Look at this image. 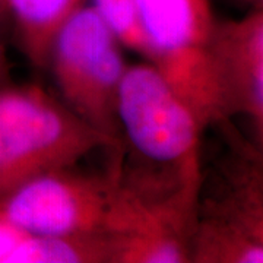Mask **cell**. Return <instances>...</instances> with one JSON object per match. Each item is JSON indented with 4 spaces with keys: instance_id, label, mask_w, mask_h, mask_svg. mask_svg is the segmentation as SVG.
Returning a JSON list of instances; mask_svg holds the SVG:
<instances>
[{
    "instance_id": "cell-8",
    "label": "cell",
    "mask_w": 263,
    "mask_h": 263,
    "mask_svg": "<svg viewBox=\"0 0 263 263\" xmlns=\"http://www.w3.org/2000/svg\"><path fill=\"white\" fill-rule=\"evenodd\" d=\"M86 0H6L21 51L37 67H47L48 53L59 28Z\"/></svg>"
},
{
    "instance_id": "cell-9",
    "label": "cell",
    "mask_w": 263,
    "mask_h": 263,
    "mask_svg": "<svg viewBox=\"0 0 263 263\" xmlns=\"http://www.w3.org/2000/svg\"><path fill=\"white\" fill-rule=\"evenodd\" d=\"M116 234L28 235L10 263H113Z\"/></svg>"
},
{
    "instance_id": "cell-2",
    "label": "cell",
    "mask_w": 263,
    "mask_h": 263,
    "mask_svg": "<svg viewBox=\"0 0 263 263\" xmlns=\"http://www.w3.org/2000/svg\"><path fill=\"white\" fill-rule=\"evenodd\" d=\"M212 168L202 165L190 263L263 262V152L234 130Z\"/></svg>"
},
{
    "instance_id": "cell-10",
    "label": "cell",
    "mask_w": 263,
    "mask_h": 263,
    "mask_svg": "<svg viewBox=\"0 0 263 263\" xmlns=\"http://www.w3.org/2000/svg\"><path fill=\"white\" fill-rule=\"evenodd\" d=\"M113 263H190V238L162 227L116 235Z\"/></svg>"
},
{
    "instance_id": "cell-3",
    "label": "cell",
    "mask_w": 263,
    "mask_h": 263,
    "mask_svg": "<svg viewBox=\"0 0 263 263\" xmlns=\"http://www.w3.org/2000/svg\"><path fill=\"white\" fill-rule=\"evenodd\" d=\"M117 142L38 85L0 86V196Z\"/></svg>"
},
{
    "instance_id": "cell-5",
    "label": "cell",
    "mask_w": 263,
    "mask_h": 263,
    "mask_svg": "<svg viewBox=\"0 0 263 263\" xmlns=\"http://www.w3.org/2000/svg\"><path fill=\"white\" fill-rule=\"evenodd\" d=\"M47 67L60 101L119 143L117 97L127 65L120 40L94 6L84 5L59 28Z\"/></svg>"
},
{
    "instance_id": "cell-6",
    "label": "cell",
    "mask_w": 263,
    "mask_h": 263,
    "mask_svg": "<svg viewBox=\"0 0 263 263\" xmlns=\"http://www.w3.org/2000/svg\"><path fill=\"white\" fill-rule=\"evenodd\" d=\"M154 65L195 113L203 129L218 124L206 66V43L215 22L211 0H133Z\"/></svg>"
},
{
    "instance_id": "cell-4",
    "label": "cell",
    "mask_w": 263,
    "mask_h": 263,
    "mask_svg": "<svg viewBox=\"0 0 263 263\" xmlns=\"http://www.w3.org/2000/svg\"><path fill=\"white\" fill-rule=\"evenodd\" d=\"M0 218L28 235H119L136 226L113 176L76 165L38 176L0 196Z\"/></svg>"
},
{
    "instance_id": "cell-11",
    "label": "cell",
    "mask_w": 263,
    "mask_h": 263,
    "mask_svg": "<svg viewBox=\"0 0 263 263\" xmlns=\"http://www.w3.org/2000/svg\"><path fill=\"white\" fill-rule=\"evenodd\" d=\"M92 6L113 29L123 47L146 59V43L142 34L133 0H94Z\"/></svg>"
},
{
    "instance_id": "cell-7",
    "label": "cell",
    "mask_w": 263,
    "mask_h": 263,
    "mask_svg": "<svg viewBox=\"0 0 263 263\" xmlns=\"http://www.w3.org/2000/svg\"><path fill=\"white\" fill-rule=\"evenodd\" d=\"M206 66L218 124L246 119L263 145V10L215 19L206 43Z\"/></svg>"
},
{
    "instance_id": "cell-14",
    "label": "cell",
    "mask_w": 263,
    "mask_h": 263,
    "mask_svg": "<svg viewBox=\"0 0 263 263\" xmlns=\"http://www.w3.org/2000/svg\"><path fill=\"white\" fill-rule=\"evenodd\" d=\"M235 5L249 10H263V0H231Z\"/></svg>"
},
{
    "instance_id": "cell-13",
    "label": "cell",
    "mask_w": 263,
    "mask_h": 263,
    "mask_svg": "<svg viewBox=\"0 0 263 263\" xmlns=\"http://www.w3.org/2000/svg\"><path fill=\"white\" fill-rule=\"evenodd\" d=\"M10 82V62L6 54V48L0 40V86Z\"/></svg>"
},
{
    "instance_id": "cell-15",
    "label": "cell",
    "mask_w": 263,
    "mask_h": 263,
    "mask_svg": "<svg viewBox=\"0 0 263 263\" xmlns=\"http://www.w3.org/2000/svg\"><path fill=\"white\" fill-rule=\"evenodd\" d=\"M9 25V13H8V5L6 0H0V28Z\"/></svg>"
},
{
    "instance_id": "cell-12",
    "label": "cell",
    "mask_w": 263,
    "mask_h": 263,
    "mask_svg": "<svg viewBox=\"0 0 263 263\" xmlns=\"http://www.w3.org/2000/svg\"><path fill=\"white\" fill-rule=\"evenodd\" d=\"M28 237L27 233L0 218V263H10L18 246Z\"/></svg>"
},
{
    "instance_id": "cell-1",
    "label": "cell",
    "mask_w": 263,
    "mask_h": 263,
    "mask_svg": "<svg viewBox=\"0 0 263 263\" xmlns=\"http://www.w3.org/2000/svg\"><path fill=\"white\" fill-rule=\"evenodd\" d=\"M119 143L107 171L136 228L165 227L192 241L202 180L203 127L149 62L127 65L117 97Z\"/></svg>"
}]
</instances>
